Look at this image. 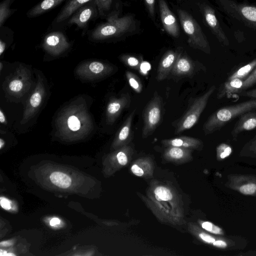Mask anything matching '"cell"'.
Here are the masks:
<instances>
[{"mask_svg":"<svg viewBox=\"0 0 256 256\" xmlns=\"http://www.w3.org/2000/svg\"><path fill=\"white\" fill-rule=\"evenodd\" d=\"M155 198L159 201H168L171 200L172 195L170 190L167 188L159 186L154 190Z\"/></svg>","mask_w":256,"mask_h":256,"instance_id":"4dcf8cb0","label":"cell"},{"mask_svg":"<svg viewBox=\"0 0 256 256\" xmlns=\"http://www.w3.org/2000/svg\"><path fill=\"white\" fill-rule=\"evenodd\" d=\"M42 46L48 54L52 56H58L68 51L72 46V42L68 40L63 32L56 30L44 36Z\"/></svg>","mask_w":256,"mask_h":256,"instance_id":"30bf717a","label":"cell"},{"mask_svg":"<svg viewBox=\"0 0 256 256\" xmlns=\"http://www.w3.org/2000/svg\"><path fill=\"white\" fill-rule=\"evenodd\" d=\"M116 158L118 163L124 166L128 162V156L124 151L121 150L118 152L116 154Z\"/></svg>","mask_w":256,"mask_h":256,"instance_id":"8d00e7d4","label":"cell"},{"mask_svg":"<svg viewBox=\"0 0 256 256\" xmlns=\"http://www.w3.org/2000/svg\"><path fill=\"white\" fill-rule=\"evenodd\" d=\"M136 112V110L134 109L131 112L118 131L114 140L115 145L122 144L130 138L132 133V122Z\"/></svg>","mask_w":256,"mask_h":256,"instance_id":"44dd1931","label":"cell"},{"mask_svg":"<svg viewBox=\"0 0 256 256\" xmlns=\"http://www.w3.org/2000/svg\"><path fill=\"white\" fill-rule=\"evenodd\" d=\"M2 62H0V72L2 70Z\"/></svg>","mask_w":256,"mask_h":256,"instance_id":"c3c4849f","label":"cell"},{"mask_svg":"<svg viewBox=\"0 0 256 256\" xmlns=\"http://www.w3.org/2000/svg\"><path fill=\"white\" fill-rule=\"evenodd\" d=\"M162 142L166 145L183 148H196L200 144V141L198 140L188 136H180L165 140Z\"/></svg>","mask_w":256,"mask_h":256,"instance_id":"603a6c76","label":"cell"},{"mask_svg":"<svg viewBox=\"0 0 256 256\" xmlns=\"http://www.w3.org/2000/svg\"><path fill=\"white\" fill-rule=\"evenodd\" d=\"M114 68L110 64L98 60H87L80 64L76 69V74L80 78L87 80L102 78L110 75Z\"/></svg>","mask_w":256,"mask_h":256,"instance_id":"8fae6325","label":"cell"},{"mask_svg":"<svg viewBox=\"0 0 256 256\" xmlns=\"http://www.w3.org/2000/svg\"><path fill=\"white\" fill-rule=\"evenodd\" d=\"M243 96L256 99V88L246 92L242 94Z\"/></svg>","mask_w":256,"mask_h":256,"instance_id":"b9f144b4","label":"cell"},{"mask_svg":"<svg viewBox=\"0 0 256 256\" xmlns=\"http://www.w3.org/2000/svg\"><path fill=\"white\" fill-rule=\"evenodd\" d=\"M186 152L183 148L180 147L172 146L170 148L167 152L168 154L172 158L174 159H180L182 158Z\"/></svg>","mask_w":256,"mask_h":256,"instance_id":"1f68e13d","label":"cell"},{"mask_svg":"<svg viewBox=\"0 0 256 256\" xmlns=\"http://www.w3.org/2000/svg\"><path fill=\"white\" fill-rule=\"evenodd\" d=\"M256 128V112H247L240 116L232 130V134L236 136L240 132Z\"/></svg>","mask_w":256,"mask_h":256,"instance_id":"d6986e66","label":"cell"},{"mask_svg":"<svg viewBox=\"0 0 256 256\" xmlns=\"http://www.w3.org/2000/svg\"><path fill=\"white\" fill-rule=\"evenodd\" d=\"M244 84L242 88L243 90L250 88L256 84V68L249 74L246 79L243 80Z\"/></svg>","mask_w":256,"mask_h":256,"instance_id":"d6a6232c","label":"cell"},{"mask_svg":"<svg viewBox=\"0 0 256 256\" xmlns=\"http://www.w3.org/2000/svg\"><path fill=\"white\" fill-rule=\"evenodd\" d=\"M180 52L172 50L167 51L162 58L158 64L156 79L162 81L170 74Z\"/></svg>","mask_w":256,"mask_h":256,"instance_id":"ac0fdd59","label":"cell"},{"mask_svg":"<svg viewBox=\"0 0 256 256\" xmlns=\"http://www.w3.org/2000/svg\"><path fill=\"white\" fill-rule=\"evenodd\" d=\"M130 102V98L128 94H122L118 98H112L106 108V120L108 124H113L122 112Z\"/></svg>","mask_w":256,"mask_h":256,"instance_id":"2e32d148","label":"cell"},{"mask_svg":"<svg viewBox=\"0 0 256 256\" xmlns=\"http://www.w3.org/2000/svg\"><path fill=\"white\" fill-rule=\"evenodd\" d=\"M14 34L13 30L10 28L4 26L0 27V56L12 42Z\"/></svg>","mask_w":256,"mask_h":256,"instance_id":"cb8c5ba5","label":"cell"},{"mask_svg":"<svg viewBox=\"0 0 256 256\" xmlns=\"http://www.w3.org/2000/svg\"><path fill=\"white\" fill-rule=\"evenodd\" d=\"M91 0H68L53 20L51 26L54 29L64 28L70 18L81 6Z\"/></svg>","mask_w":256,"mask_h":256,"instance_id":"9a60e30c","label":"cell"},{"mask_svg":"<svg viewBox=\"0 0 256 256\" xmlns=\"http://www.w3.org/2000/svg\"><path fill=\"white\" fill-rule=\"evenodd\" d=\"M119 12L114 10L106 18V22L100 23L87 32L88 39L92 42H100L120 37L135 30L134 17L126 15L118 17Z\"/></svg>","mask_w":256,"mask_h":256,"instance_id":"7a4b0ae2","label":"cell"},{"mask_svg":"<svg viewBox=\"0 0 256 256\" xmlns=\"http://www.w3.org/2000/svg\"><path fill=\"white\" fill-rule=\"evenodd\" d=\"M12 244L10 241L2 242L0 243L2 246H8Z\"/></svg>","mask_w":256,"mask_h":256,"instance_id":"bcb514c9","label":"cell"},{"mask_svg":"<svg viewBox=\"0 0 256 256\" xmlns=\"http://www.w3.org/2000/svg\"><path fill=\"white\" fill-rule=\"evenodd\" d=\"M160 18L166 32L174 38L180 35V26L175 16L169 8L164 0H159Z\"/></svg>","mask_w":256,"mask_h":256,"instance_id":"5bb4252c","label":"cell"},{"mask_svg":"<svg viewBox=\"0 0 256 256\" xmlns=\"http://www.w3.org/2000/svg\"><path fill=\"white\" fill-rule=\"evenodd\" d=\"M195 62L186 54L180 52L170 74L180 77H192L198 70Z\"/></svg>","mask_w":256,"mask_h":256,"instance_id":"e0dca14e","label":"cell"},{"mask_svg":"<svg viewBox=\"0 0 256 256\" xmlns=\"http://www.w3.org/2000/svg\"><path fill=\"white\" fill-rule=\"evenodd\" d=\"M4 144V141L2 139H0V148H2Z\"/></svg>","mask_w":256,"mask_h":256,"instance_id":"7dc6e473","label":"cell"},{"mask_svg":"<svg viewBox=\"0 0 256 256\" xmlns=\"http://www.w3.org/2000/svg\"><path fill=\"white\" fill-rule=\"evenodd\" d=\"M240 192L244 194H252L256 191V184H248L241 186L240 188Z\"/></svg>","mask_w":256,"mask_h":256,"instance_id":"e575fe53","label":"cell"},{"mask_svg":"<svg viewBox=\"0 0 256 256\" xmlns=\"http://www.w3.org/2000/svg\"><path fill=\"white\" fill-rule=\"evenodd\" d=\"M31 84V74L30 70L20 66L9 76L6 88L10 94L20 98L29 90Z\"/></svg>","mask_w":256,"mask_h":256,"instance_id":"9c48e42d","label":"cell"},{"mask_svg":"<svg viewBox=\"0 0 256 256\" xmlns=\"http://www.w3.org/2000/svg\"><path fill=\"white\" fill-rule=\"evenodd\" d=\"M143 114L142 135L148 136L154 132L162 118V98L156 92L146 106Z\"/></svg>","mask_w":256,"mask_h":256,"instance_id":"ba28073f","label":"cell"},{"mask_svg":"<svg viewBox=\"0 0 256 256\" xmlns=\"http://www.w3.org/2000/svg\"><path fill=\"white\" fill-rule=\"evenodd\" d=\"M46 94V90L44 80L38 74L36 86L26 102L20 120L21 124H25L36 116L44 99Z\"/></svg>","mask_w":256,"mask_h":256,"instance_id":"7c38bea8","label":"cell"},{"mask_svg":"<svg viewBox=\"0 0 256 256\" xmlns=\"http://www.w3.org/2000/svg\"><path fill=\"white\" fill-rule=\"evenodd\" d=\"M55 127L60 137L72 140L92 132L94 122L85 100L78 98L64 108L56 116Z\"/></svg>","mask_w":256,"mask_h":256,"instance_id":"6da1fadb","label":"cell"},{"mask_svg":"<svg viewBox=\"0 0 256 256\" xmlns=\"http://www.w3.org/2000/svg\"><path fill=\"white\" fill-rule=\"evenodd\" d=\"M256 109V99L222 107L213 113L203 126L206 134L219 130L226 124L244 113Z\"/></svg>","mask_w":256,"mask_h":256,"instance_id":"3957f363","label":"cell"},{"mask_svg":"<svg viewBox=\"0 0 256 256\" xmlns=\"http://www.w3.org/2000/svg\"><path fill=\"white\" fill-rule=\"evenodd\" d=\"M199 236L204 241L208 244H213L215 241V239L213 237L204 232L200 233Z\"/></svg>","mask_w":256,"mask_h":256,"instance_id":"f35d334b","label":"cell"},{"mask_svg":"<svg viewBox=\"0 0 256 256\" xmlns=\"http://www.w3.org/2000/svg\"><path fill=\"white\" fill-rule=\"evenodd\" d=\"M66 0H42L26 12V16L33 18L40 16L60 4Z\"/></svg>","mask_w":256,"mask_h":256,"instance_id":"ffe728a7","label":"cell"},{"mask_svg":"<svg viewBox=\"0 0 256 256\" xmlns=\"http://www.w3.org/2000/svg\"><path fill=\"white\" fill-rule=\"evenodd\" d=\"M220 146L223 150L220 154V157L221 158H224L228 156L231 154L232 148L230 147L226 146L225 144H221Z\"/></svg>","mask_w":256,"mask_h":256,"instance_id":"74e56055","label":"cell"},{"mask_svg":"<svg viewBox=\"0 0 256 256\" xmlns=\"http://www.w3.org/2000/svg\"><path fill=\"white\" fill-rule=\"evenodd\" d=\"M256 68V58L238 70L228 78V80L233 78L244 80Z\"/></svg>","mask_w":256,"mask_h":256,"instance_id":"4316f807","label":"cell"},{"mask_svg":"<svg viewBox=\"0 0 256 256\" xmlns=\"http://www.w3.org/2000/svg\"><path fill=\"white\" fill-rule=\"evenodd\" d=\"M144 3L150 17L155 19V0H144Z\"/></svg>","mask_w":256,"mask_h":256,"instance_id":"d590c367","label":"cell"},{"mask_svg":"<svg viewBox=\"0 0 256 256\" xmlns=\"http://www.w3.org/2000/svg\"><path fill=\"white\" fill-rule=\"evenodd\" d=\"M51 182L55 185L60 188H66L71 184V178L64 173L55 172L50 176Z\"/></svg>","mask_w":256,"mask_h":256,"instance_id":"484cf974","label":"cell"},{"mask_svg":"<svg viewBox=\"0 0 256 256\" xmlns=\"http://www.w3.org/2000/svg\"><path fill=\"white\" fill-rule=\"evenodd\" d=\"M60 220L58 218H53L50 221V224L52 226H54L56 224H58L60 223Z\"/></svg>","mask_w":256,"mask_h":256,"instance_id":"ee69618b","label":"cell"},{"mask_svg":"<svg viewBox=\"0 0 256 256\" xmlns=\"http://www.w3.org/2000/svg\"><path fill=\"white\" fill-rule=\"evenodd\" d=\"M177 12L180 24L188 37V42L190 46L210 54L208 42L196 20L184 10L178 9Z\"/></svg>","mask_w":256,"mask_h":256,"instance_id":"277c9868","label":"cell"},{"mask_svg":"<svg viewBox=\"0 0 256 256\" xmlns=\"http://www.w3.org/2000/svg\"><path fill=\"white\" fill-rule=\"evenodd\" d=\"M202 226L207 231L216 234H222V230L219 227L214 225L212 222H205L202 224Z\"/></svg>","mask_w":256,"mask_h":256,"instance_id":"836d02e7","label":"cell"},{"mask_svg":"<svg viewBox=\"0 0 256 256\" xmlns=\"http://www.w3.org/2000/svg\"><path fill=\"white\" fill-rule=\"evenodd\" d=\"M0 122L4 124H6V117L2 111L1 110H0Z\"/></svg>","mask_w":256,"mask_h":256,"instance_id":"f6af8a7d","label":"cell"},{"mask_svg":"<svg viewBox=\"0 0 256 256\" xmlns=\"http://www.w3.org/2000/svg\"><path fill=\"white\" fill-rule=\"evenodd\" d=\"M100 17L105 18L112 12L114 0H96Z\"/></svg>","mask_w":256,"mask_h":256,"instance_id":"83f0119b","label":"cell"},{"mask_svg":"<svg viewBox=\"0 0 256 256\" xmlns=\"http://www.w3.org/2000/svg\"><path fill=\"white\" fill-rule=\"evenodd\" d=\"M0 205L2 207L6 210L10 208V204L8 200L4 198H0Z\"/></svg>","mask_w":256,"mask_h":256,"instance_id":"60d3db41","label":"cell"},{"mask_svg":"<svg viewBox=\"0 0 256 256\" xmlns=\"http://www.w3.org/2000/svg\"><path fill=\"white\" fill-rule=\"evenodd\" d=\"M243 80L239 78L228 80L221 86L217 94L218 99L222 98L224 96H228L242 90L243 86Z\"/></svg>","mask_w":256,"mask_h":256,"instance_id":"7402d4cb","label":"cell"},{"mask_svg":"<svg viewBox=\"0 0 256 256\" xmlns=\"http://www.w3.org/2000/svg\"><path fill=\"white\" fill-rule=\"evenodd\" d=\"M219 8L232 18L256 29V6L238 2L233 0H214Z\"/></svg>","mask_w":256,"mask_h":256,"instance_id":"5b68a950","label":"cell"},{"mask_svg":"<svg viewBox=\"0 0 256 256\" xmlns=\"http://www.w3.org/2000/svg\"><path fill=\"white\" fill-rule=\"evenodd\" d=\"M213 244L214 246L222 248H224L226 246V244L224 241L221 240H215Z\"/></svg>","mask_w":256,"mask_h":256,"instance_id":"7bdbcfd3","label":"cell"},{"mask_svg":"<svg viewBox=\"0 0 256 256\" xmlns=\"http://www.w3.org/2000/svg\"><path fill=\"white\" fill-rule=\"evenodd\" d=\"M199 6L204 20L212 32L222 44L225 46H228V40L216 18L214 10L206 4H201Z\"/></svg>","mask_w":256,"mask_h":256,"instance_id":"4fadbf2b","label":"cell"},{"mask_svg":"<svg viewBox=\"0 0 256 256\" xmlns=\"http://www.w3.org/2000/svg\"><path fill=\"white\" fill-rule=\"evenodd\" d=\"M100 17L96 0H91L79 8L68 20L64 28L75 25L81 30L82 36H84L88 30L90 22L96 20Z\"/></svg>","mask_w":256,"mask_h":256,"instance_id":"52a82bcc","label":"cell"},{"mask_svg":"<svg viewBox=\"0 0 256 256\" xmlns=\"http://www.w3.org/2000/svg\"><path fill=\"white\" fill-rule=\"evenodd\" d=\"M120 58L126 66L136 70H140L142 63L141 58L130 54H122Z\"/></svg>","mask_w":256,"mask_h":256,"instance_id":"f1b7e54d","label":"cell"},{"mask_svg":"<svg viewBox=\"0 0 256 256\" xmlns=\"http://www.w3.org/2000/svg\"><path fill=\"white\" fill-rule=\"evenodd\" d=\"M14 0H4L0 3V27L4 26L7 19L16 12V8H10V6Z\"/></svg>","mask_w":256,"mask_h":256,"instance_id":"d4e9b609","label":"cell"},{"mask_svg":"<svg viewBox=\"0 0 256 256\" xmlns=\"http://www.w3.org/2000/svg\"><path fill=\"white\" fill-rule=\"evenodd\" d=\"M216 88L214 86H212L204 94L194 101L186 112L178 121L174 131L176 134L191 128L197 123Z\"/></svg>","mask_w":256,"mask_h":256,"instance_id":"8992f818","label":"cell"},{"mask_svg":"<svg viewBox=\"0 0 256 256\" xmlns=\"http://www.w3.org/2000/svg\"><path fill=\"white\" fill-rule=\"evenodd\" d=\"M131 170L134 174L138 176H142L144 175V170L137 164H133L131 167Z\"/></svg>","mask_w":256,"mask_h":256,"instance_id":"ab89813d","label":"cell"},{"mask_svg":"<svg viewBox=\"0 0 256 256\" xmlns=\"http://www.w3.org/2000/svg\"><path fill=\"white\" fill-rule=\"evenodd\" d=\"M126 76L130 87L137 93H140L142 90V84L140 78L133 72L127 71Z\"/></svg>","mask_w":256,"mask_h":256,"instance_id":"f546056e","label":"cell"}]
</instances>
